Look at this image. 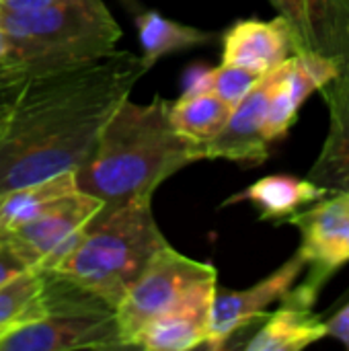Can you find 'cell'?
Listing matches in <instances>:
<instances>
[{
    "mask_svg": "<svg viewBox=\"0 0 349 351\" xmlns=\"http://www.w3.org/2000/svg\"><path fill=\"white\" fill-rule=\"evenodd\" d=\"M319 296L296 286L282 298V306L265 315L261 329L243 346L247 351H300L327 337V323L313 311Z\"/></svg>",
    "mask_w": 349,
    "mask_h": 351,
    "instance_id": "cell-14",
    "label": "cell"
},
{
    "mask_svg": "<svg viewBox=\"0 0 349 351\" xmlns=\"http://www.w3.org/2000/svg\"><path fill=\"white\" fill-rule=\"evenodd\" d=\"M212 84H214V68L204 62H193L191 66H187L183 74V90L179 99L208 95L212 93Z\"/></svg>",
    "mask_w": 349,
    "mask_h": 351,
    "instance_id": "cell-25",
    "label": "cell"
},
{
    "mask_svg": "<svg viewBox=\"0 0 349 351\" xmlns=\"http://www.w3.org/2000/svg\"><path fill=\"white\" fill-rule=\"evenodd\" d=\"M327 337L337 339L349 350V304L327 321Z\"/></svg>",
    "mask_w": 349,
    "mask_h": 351,
    "instance_id": "cell-26",
    "label": "cell"
},
{
    "mask_svg": "<svg viewBox=\"0 0 349 351\" xmlns=\"http://www.w3.org/2000/svg\"><path fill=\"white\" fill-rule=\"evenodd\" d=\"M292 53V33L280 14L272 21H237L222 37V62L247 68L259 76L278 68Z\"/></svg>",
    "mask_w": 349,
    "mask_h": 351,
    "instance_id": "cell-15",
    "label": "cell"
},
{
    "mask_svg": "<svg viewBox=\"0 0 349 351\" xmlns=\"http://www.w3.org/2000/svg\"><path fill=\"white\" fill-rule=\"evenodd\" d=\"M329 191L311 179H298L292 175H267L247 189L226 199V206L247 202L251 204L261 220L288 222L294 214L325 197Z\"/></svg>",
    "mask_w": 349,
    "mask_h": 351,
    "instance_id": "cell-17",
    "label": "cell"
},
{
    "mask_svg": "<svg viewBox=\"0 0 349 351\" xmlns=\"http://www.w3.org/2000/svg\"><path fill=\"white\" fill-rule=\"evenodd\" d=\"M146 72L142 56L113 49L29 76L0 138V195L76 173L109 115Z\"/></svg>",
    "mask_w": 349,
    "mask_h": 351,
    "instance_id": "cell-1",
    "label": "cell"
},
{
    "mask_svg": "<svg viewBox=\"0 0 349 351\" xmlns=\"http://www.w3.org/2000/svg\"><path fill=\"white\" fill-rule=\"evenodd\" d=\"M261 80L259 74L234 66V64H220L218 68H214V84H212V93L226 103L230 109L237 107L251 90L253 86Z\"/></svg>",
    "mask_w": 349,
    "mask_h": 351,
    "instance_id": "cell-22",
    "label": "cell"
},
{
    "mask_svg": "<svg viewBox=\"0 0 349 351\" xmlns=\"http://www.w3.org/2000/svg\"><path fill=\"white\" fill-rule=\"evenodd\" d=\"M290 27L294 53L331 60L349 70V0H269Z\"/></svg>",
    "mask_w": 349,
    "mask_h": 351,
    "instance_id": "cell-10",
    "label": "cell"
},
{
    "mask_svg": "<svg viewBox=\"0 0 349 351\" xmlns=\"http://www.w3.org/2000/svg\"><path fill=\"white\" fill-rule=\"evenodd\" d=\"M8 56H10V41L0 25V64H8Z\"/></svg>",
    "mask_w": 349,
    "mask_h": 351,
    "instance_id": "cell-28",
    "label": "cell"
},
{
    "mask_svg": "<svg viewBox=\"0 0 349 351\" xmlns=\"http://www.w3.org/2000/svg\"><path fill=\"white\" fill-rule=\"evenodd\" d=\"M304 269L306 263L296 253L274 274L247 290H224L216 286L210 311V329L204 348L212 351L224 350L234 335L265 319L267 308L294 288Z\"/></svg>",
    "mask_w": 349,
    "mask_h": 351,
    "instance_id": "cell-9",
    "label": "cell"
},
{
    "mask_svg": "<svg viewBox=\"0 0 349 351\" xmlns=\"http://www.w3.org/2000/svg\"><path fill=\"white\" fill-rule=\"evenodd\" d=\"M45 315L0 337V351H72L125 348L115 308L58 271H41Z\"/></svg>",
    "mask_w": 349,
    "mask_h": 351,
    "instance_id": "cell-5",
    "label": "cell"
},
{
    "mask_svg": "<svg viewBox=\"0 0 349 351\" xmlns=\"http://www.w3.org/2000/svg\"><path fill=\"white\" fill-rule=\"evenodd\" d=\"M41 288L43 274L37 269L25 271L0 286V337L6 331L33 323L45 315Z\"/></svg>",
    "mask_w": 349,
    "mask_h": 351,
    "instance_id": "cell-21",
    "label": "cell"
},
{
    "mask_svg": "<svg viewBox=\"0 0 349 351\" xmlns=\"http://www.w3.org/2000/svg\"><path fill=\"white\" fill-rule=\"evenodd\" d=\"M136 27H138V35L142 43V60L148 70L165 56L200 47V45H208L214 41V33L177 23L173 19L163 16L156 10L140 12L136 16Z\"/></svg>",
    "mask_w": 349,
    "mask_h": 351,
    "instance_id": "cell-18",
    "label": "cell"
},
{
    "mask_svg": "<svg viewBox=\"0 0 349 351\" xmlns=\"http://www.w3.org/2000/svg\"><path fill=\"white\" fill-rule=\"evenodd\" d=\"M167 243L152 197L101 208L84 226L80 241L53 269L117 308L128 290Z\"/></svg>",
    "mask_w": 349,
    "mask_h": 351,
    "instance_id": "cell-3",
    "label": "cell"
},
{
    "mask_svg": "<svg viewBox=\"0 0 349 351\" xmlns=\"http://www.w3.org/2000/svg\"><path fill=\"white\" fill-rule=\"evenodd\" d=\"M8 64L29 76L88 62L117 49L121 29L103 0H56L31 12L0 10Z\"/></svg>",
    "mask_w": 349,
    "mask_h": 351,
    "instance_id": "cell-4",
    "label": "cell"
},
{
    "mask_svg": "<svg viewBox=\"0 0 349 351\" xmlns=\"http://www.w3.org/2000/svg\"><path fill=\"white\" fill-rule=\"evenodd\" d=\"M337 72L339 70L331 60L315 53H292L274 68V86L265 115V138L269 142L286 138L296 123L304 101L333 80Z\"/></svg>",
    "mask_w": 349,
    "mask_h": 351,
    "instance_id": "cell-11",
    "label": "cell"
},
{
    "mask_svg": "<svg viewBox=\"0 0 349 351\" xmlns=\"http://www.w3.org/2000/svg\"><path fill=\"white\" fill-rule=\"evenodd\" d=\"M288 224L300 230L298 255L309 276L300 284L321 294L325 284L349 263V191H331L294 214Z\"/></svg>",
    "mask_w": 349,
    "mask_h": 351,
    "instance_id": "cell-7",
    "label": "cell"
},
{
    "mask_svg": "<svg viewBox=\"0 0 349 351\" xmlns=\"http://www.w3.org/2000/svg\"><path fill=\"white\" fill-rule=\"evenodd\" d=\"M216 286L218 280L193 286L179 302L150 321L132 339V348L150 351H189L204 348Z\"/></svg>",
    "mask_w": 349,
    "mask_h": 351,
    "instance_id": "cell-13",
    "label": "cell"
},
{
    "mask_svg": "<svg viewBox=\"0 0 349 351\" xmlns=\"http://www.w3.org/2000/svg\"><path fill=\"white\" fill-rule=\"evenodd\" d=\"M230 107L222 103L214 93L179 99L169 105V117L173 128L185 138L206 146L226 123Z\"/></svg>",
    "mask_w": 349,
    "mask_h": 351,
    "instance_id": "cell-20",
    "label": "cell"
},
{
    "mask_svg": "<svg viewBox=\"0 0 349 351\" xmlns=\"http://www.w3.org/2000/svg\"><path fill=\"white\" fill-rule=\"evenodd\" d=\"M169 101L150 103L130 97L109 115L88 158L76 169V187L105 208L152 197L177 171L204 160L202 144L179 134L169 117Z\"/></svg>",
    "mask_w": 349,
    "mask_h": 351,
    "instance_id": "cell-2",
    "label": "cell"
},
{
    "mask_svg": "<svg viewBox=\"0 0 349 351\" xmlns=\"http://www.w3.org/2000/svg\"><path fill=\"white\" fill-rule=\"evenodd\" d=\"M101 208V199L74 189L51 202L27 224L6 230V234L37 271H53L76 247L84 226Z\"/></svg>",
    "mask_w": 349,
    "mask_h": 351,
    "instance_id": "cell-8",
    "label": "cell"
},
{
    "mask_svg": "<svg viewBox=\"0 0 349 351\" xmlns=\"http://www.w3.org/2000/svg\"><path fill=\"white\" fill-rule=\"evenodd\" d=\"M78 189L76 187V173H62L51 179L31 183L19 189H12L0 195V216H2V230L16 228L27 224L37 214H41L51 202L60 199L62 195Z\"/></svg>",
    "mask_w": 349,
    "mask_h": 351,
    "instance_id": "cell-19",
    "label": "cell"
},
{
    "mask_svg": "<svg viewBox=\"0 0 349 351\" xmlns=\"http://www.w3.org/2000/svg\"><path fill=\"white\" fill-rule=\"evenodd\" d=\"M31 269L35 267L29 257L10 241L6 230H0V286Z\"/></svg>",
    "mask_w": 349,
    "mask_h": 351,
    "instance_id": "cell-24",
    "label": "cell"
},
{
    "mask_svg": "<svg viewBox=\"0 0 349 351\" xmlns=\"http://www.w3.org/2000/svg\"><path fill=\"white\" fill-rule=\"evenodd\" d=\"M29 80V74L16 64H0V138L8 125L10 113Z\"/></svg>",
    "mask_w": 349,
    "mask_h": 351,
    "instance_id": "cell-23",
    "label": "cell"
},
{
    "mask_svg": "<svg viewBox=\"0 0 349 351\" xmlns=\"http://www.w3.org/2000/svg\"><path fill=\"white\" fill-rule=\"evenodd\" d=\"M319 93L329 107V132L306 179L329 193L349 191V70L337 72Z\"/></svg>",
    "mask_w": 349,
    "mask_h": 351,
    "instance_id": "cell-16",
    "label": "cell"
},
{
    "mask_svg": "<svg viewBox=\"0 0 349 351\" xmlns=\"http://www.w3.org/2000/svg\"><path fill=\"white\" fill-rule=\"evenodd\" d=\"M210 280H218V271L212 263L191 259L175 251L171 245L156 251L146 269L128 290L121 304L115 308L125 348H132V339L150 321L179 302L193 286Z\"/></svg>",
    "mask_w": 349,
    "mask_h": 351,
    "instance_id": "cell-6",
    "label": "cell"
},
{
    "mask_svg": "<svg viewBox=\"0 0 349 351\" xmlns=\"http://www.w3.org/2000/svg\"><path fill=\"white\" fill-rule=\"evenodd\" d=\"M272 86L274 70L263 74L253 90L232 107L222 130L204 146L206 158H224L241 165H261L269 158L272 142L265 138V115Z\"/></svg>",
    "mask_w": 349,
    "mask_h": 351,
    "instance_id": "cell-12",
    "label": "cell"
},
{
    "mask_svg": "<svg viewBox=\"0 0 349 351\" xmlns=\"http://www.w3.org/2000/svg\"><path fill=\"white\" fill-rule=\"evenodd\" d=\"M0 230H2V216H0Z\"/></svg>",
    "mask_w": 349,
    "mask_h": 351,
    "instance_id": "cell-29",
    "label": "cell"
},
{
    "mask_svg": "<svg viewBox=\"0 0 349 351\" xmlns=\"http://www.w3.org/2000/svg\"><path fill=\"white\" fill-rule=\"evenodd\" d=\"M56 0H0V10L6 12H31L41 6H47Z\"/></svg>",
    "mask_w": 349,
    "mask_h": 351,
    "instance_id": "cell-27",
    "label": "cell"
}]
</instances>
